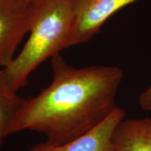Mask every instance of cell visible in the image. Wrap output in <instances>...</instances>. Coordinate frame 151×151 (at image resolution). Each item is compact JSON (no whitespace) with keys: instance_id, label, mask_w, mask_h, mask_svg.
Returning <instances> with one entry per match:
<instances>
[{"instance_id":"cell-8","label":"cell","mask_w":151,"mask_h":151,"mask_svg":"<svg viewBox=\"0 0 151 151\" xmlns=\"http://www.w3.org/2000/svg\"><path fill=\"white\" fill-rule=\"evenodd\" d=\"M139 104L143 110L151 111V86L139 96Z\"/></svg>"},{"instance_id":"cell-4","label":"cell","mask_w":151,"mask_h":151,"mask_svg":"<svg viewBox=\"0 0 151 151\" xmlns=\"http://www.w3.org/2000/svg\"><path fill=\"white\" fill-rule=\"evenodd\" d=\"M137 1L74 0L73 18L67 48L88 42L113 14Z\"/></svg>"},{"instance_id":"cell-7","label":"cell","mask_w":151,"mask_h":151,"mask_svg":"<svg viewBox=\"0 0 151 151\" xmlns=\"http://www.w3.org/2000/svg\"><path fill=\"white\" fill-rule=\"evenodd\" d=\"M23 100L7 86L0 72V146L4 139L10 135L11 124Z\"/></svg>"},{"instance_id":"cell-1","label":"cell","mask_w":151,"mask_h":151,"mask_svg":"<svg viewBox=\"0 0 151 151\" xmlns=\"http://www.w3.org/2000/svg\"><path fill=\"white\" fill-rule=\"evenodd\" d=\"M51 66L52 82L38 95L23 100L10 135L32 130L43 134L46 143L61 146L90 131L117 107L124 76L120 68H76L60 53L51 58Z\"/></svg>"},{"instance_id":"cell-6","label":"cell","mask_w":151,"mask_h":151,"mask_svg":"<svg viewBox=\"0 0 151 151\" xmlns=\"http://www.w3.org/2000/svg\"><path fill=\"white\" fill-rule=\"evenodd\" d=\"M118 151H151V118L123 119L113 134Z\"/></svg>"},{"instance_id":"cell-5","label":"cell","mask_w":151,"mask_h":151,"mask_svg":"<svg viewBox=\"0 0 151 151\" xmlns=\"http://www.w3.org/2000/svg\"><path fill=\"white\" fill-rule=\"evenodd\" d=\"M125 114L123 109L117 106L97 126L65 144L55 146L44 141L31 146L27 151H118L113 143L112 137Z\"/></svg>"},{"instance_id":"cell-9","label":"cell","mask_w":151,"mask_h":151,"mask_svg":"<svg viewBox=\"0 0 151 151\" xmlns=\"http://www.w3.org/2000/svg\"><path fill=\"white\" fill-rule=\"evenodd\" d=\"M29 1H33V2H39V1H40V0H29Z\"/></svg>"},{"instance_id":"cell-3","label":"cell","mask_w":151,"mask_h":151,"mask_svg":"<svg viewBox=\"0 0 151 151\" xmlns=\"http://www.w3.org/2000/svg\"><path fill=\"white\" fill-rule=\"evenodd\" d=\"M39 2L29 0H0V68L1 69L6 67L13 61L19 43L26 34L29 32Z\"/></svg>"},{"instance_id":"cell-2","label":"cell","mask_w":151,"mask_h":151,"mask_svg":"<svg viewBox=\"0 0 151 151\" xmlns=\"http://www.w3.org/2000/svg\"><path fill=\"white\" fill-rule=\"evenodd\" d=\"M74 0H40L27 42L0 72L15 92L26 86L28 77L48 58L67 48L73 18Z\"/></svg>"}]
</instances>
